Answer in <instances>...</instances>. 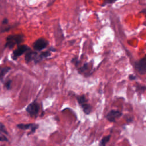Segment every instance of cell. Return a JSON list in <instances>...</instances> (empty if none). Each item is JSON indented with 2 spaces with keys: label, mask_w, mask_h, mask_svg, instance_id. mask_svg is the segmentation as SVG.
Returning <instances> with one entry per match:
<instances>
[{
  "label": "cell",
  "mask_w": 146,
  "mask_h": 146,
  "mask_svg": "<svg viewBox=\"0 0 146 146\" xmlns=\"http://www.w3.org/2000/svg\"><path fill=\"white\" fill-rule=\"evenodd\" d=\"M10 70V68L8 67H0V78H2Z\"/></svg>",
  "instance_id": "5bb4252c"
},
{
  "label": "cell",
  "mask_w": 146,
  "mask_h": 146,
  "mask_svg": "<svg viewBox=\"0 0 146 146\" xmlns=\"http://www.w3.org/2000/svg\"><path fill=\"white\" fill-rule=\"evenodd\" d=\"M90 63H85L80 68H78V71L80 74H85L87 76V72H88V70L90 69Z\"/></svg>",
  "instance_id": "7c38bea8"
},
{
  "label": "cell",
  "mask_w": 146,
  "mask_h": 146,
  "mask_svg": "<svg viewBox=\"0 0 146 146\" xmlns=\"http://www.w3.org/2000/svg\"><path fill=\"white\" fill-rule=\"evenodd\" d=\"M30 50L31 48L27 45L18 46V47L13 52L11 58L13 60H17L18 57L23 55L24 53L27 52Z\"/></svg>",
  "instance_id": "5b68a950"
},
{
  "label": "cell",
  "mask_w": 146,
  "mask_h": 146,
  "mask_svg": "<svg viewBox=\"0 0 146 146\" xmlns=\"http://www.w3.org/2000/svg\"><path fill=\"white\" fill-rule=\"evenodd\" d=\"M24 35L22 34L9 35L6 38L5 47L10 49L14 47L15 45H18L24 40Z\"/></svg>",
  "instance_id": "6da1fadb"
},
{
  "label": "cell",
  "mask_w": 146,
  "mask_h": 146,
  "mask_svg": "<svg viewBox=\"0 0 146 146\" xmlns=\"http://www.w3.org/2000/svg\"><path fill=\"white\" fill-rule=\"evenodd\" d=\"M39 110L40 106L36 100L30 103L26 108V112L32 117H36L39 113Z\"/></svg>",
  "instance_id": "3957f363"
},
{
  "label": "cell",
  "mask_w": 146,
  "mask_h": 146,
  "mask_svg": "<svg viewBox=\"0 0 146 146\" xmlns=\"http://www.w3.org/2000/svg\"><path fill=\"white\" fill-rule=\"evenodd\" d=\"M38 55V53L36 51L29 50L27 52H26L25 56V59L27 63L30 62L32 60H34L36 56Z\"/></svg>",
  "instance_id": "8fae6325"
},
{
  "label": "cell",
  "mask_w": 146,
  "mask_h": 146,
  "mask_svg": "<svg viewBox=\"0 0 146 146\" xmlns=\"http://www.w3.org/2000/svg\"><path fill=\"white\" fill-rule=\"evenodd\" d=\"M76 99L84 113L86 115H89L92 111V106L88 103L86 96L83 95H78L76 96Z\"/></svg>",
  "instance_id": "7a4b0ae2"
},
{
  "label": "cell",
  "mask_w": 146,
  "mask_h": 146,
  "mask_svg": "<svg viewBox=\"0 0 146 146\" xmlns=\"http://www.w3.org/2000/svg\"><path fill=\"white\" fill-rule=\"evenodd\" d=\"M71 62L74 64L76 66H77L79 63V60L78 59V58L77 56H75L74 58H73L71 60Z\"/></svg>",
  "instance_id": "2e32d148"
},
{
  "label": "cell",
  "mask_w": 146,
  "mask_h": 146,
  "mask_svg": "<svg viewBox=\"0 0 146 146\" xmlns=\"http://www.w3.org/2000/svg\"><path fill=\"white\" fill-rule=\"evenodd\" d=\"M48 45V40L44 38H40L38 39L34 42L33 44V47L35 51H40L46 48Z\"/></svg>",
  "instance_id": "277c9868"
},
{
  "label": "cell",
  "mask_w": 146,
  "mask_h": 146,
  "mask_svg": "<svg viewBox=\"0 0 146 146\" xmlns=\"http://www.w3.org/2000/svg\"><path fill=\"white\" fill-rule=\"evenodd\" d=\"M17 127L22 130H27V129H30V132H29V134L33 133L35 132V131L38 128L39 125L36 124H33V123H30V124H19L17 125Z\"/></svg>",
  "instance_id": "ba28073f"
},
{
  "label": "cell",
  "mask_w": 146,
  "mask_h": 146,
  "mask_svg": "<svg viewBox=\"0 0 146 146\" xmlns=\"http://www.w3.org/2000/svg\"><path fill=\"white\" fill-rule=\"evenodd\" d=\"M7 23H8V19H7V18H4V19H3V21H2V23L6 25V24H7Z\"/></svg>",
  "instance_id": "ffe728a7"
},
{
  "label": "cell",
  "mask_w": 146,
  "mask_h": 146,
  "mask_svg": "<svg viewBox=\"0 0 146 146\" xmlns=\"http://www.w3.org/2000/svg\"><path fill=\"white\" fill-rule=\"evenodd\" d=\"M8 135V132L2 123H0V141H7L8 139L6 135Z\"/></svg>",
  "instance_id": "30bf717a"
},
{
  "label": "cell",
  "mask_w": 146,
  "mask_h": 146,
  "mask_svg": "<svg viewBox=\"0 0 146 146\" xmlns=\"http://www.w3.org/2000/svg\"><path fill=\"white\" fill-rule=\"evenodd\" d=\"M111 136V135L104 136L99 142V146H106V144L109 142L110 140Z\"/></svg>",
  "instance_id": "4fadbf2b"
},
{
  "label": "cell",
  "mask_w": 146,
  "mask_h": 146,
  "mask_svg": "<svg viewBox=\"0 0 146 146\" xmlns=\"http://www.w3.org/2000/svg\"><path fill=\"white\" fill-rule=\"evenodd\" d=\"M51 51L48 49V50L47 51H43V52H42L40 54H38L36 57L35 58L34 60V62L35 64L39 63V62H40L41 60H42L43 59H46L47 58H48V56H50L51 55Z\"/></svg>",
  "instance_id": "9c48e42d"
},
{
  "label": "cell",
  "mask_w": 146,
  "mask_h": 146,
  "mask_svg": "<svg viewBox=\"0 0 146 146\" xmlns=\"http://www.w3.org/2000/svg\"><path fill=\"white\" fill-rule=\"evenodd\" d=\"M115 2V1H105L103 2V3L101 5V6H104L108 4H112L113 3Z\"/></svg>",
  "instance_id": "ac0fdd59"
},
{
  "label": "cell",
  "mask_w": 146,
  "mask_h": 146,
  "mask_svg": "<svg viewBox=\"0 0 146 146\" xmlns=\"http://www.w3.org/2000/svg\"><path fill=\"white\" fill-rule=\"evenodd\" d=\"M11 80H8L7 81H6V82H5V87H6L7 89L9 90V89H10V88H11Z\"/></svg>",
  "instance_id": "e0dca14e"
},
{
  "label": "cell",
  "mask_w": 146,
  "mask_h": 146,
  "mask_svg": "<svg viewBox=\"0 0 146 146\" xmlns=\"http://www.w3.org/2000/svg\"><path fill=\"white\" fill-rule=\"evenodd\" d=\"M129 79L131 80H135L136 79V76L133 74H131L129 75Z\"/></svg>",
  "instance_id": "d6986e66"
},
{
  "label": "cell",
  "mask_w": 146,
  "mask_h": 146,
  "mask_svg": "<svg viewBox=\"0 0 146 146\" xmlns=\"http://www.w3.org/2000/svg\"><path fill=\"white\" fill-rule=\"evenodd\" d=\"M145 90V86H141L140 84H137L136 86V91L137 92H140V93H144Z\"/></svg>",
  "instance_id": "9a60e30c"
},
{
  "label": "cell",
  "mask_w": 146,
  "mask_h": 146,
  "mask_svg": "<svg viewBox=\"0 0 146 146\" xmlns=\"http://www.w3.org/2000/svg\"><path fill=\"white\" fill-rule=\"evenodd\" d=\"M123 115V113L118 110H112L110 111L106 116V119L110 122H115L116 119Z\"/></svg>",
  "instance_id": "52a82bcc"
},
{
  "label": "cell",
  "mask_w": 146,
  "mask_h": 146,
  "mask_svg": "<svg viewBox=\"0 0 146 146\" xmlns=\"http://www.w3.org/2000/svg\"><path fill=\"white\" fill-rule=\"evenodd\" d=\"M135 68L141 75H145L146 72V58L144 56L143 58L135 63Z\"/></svg>",
  "instance_id": "8992f818"
}]
</instances>
